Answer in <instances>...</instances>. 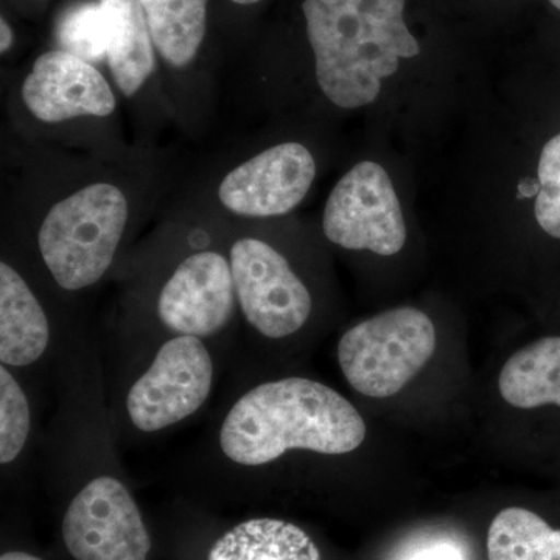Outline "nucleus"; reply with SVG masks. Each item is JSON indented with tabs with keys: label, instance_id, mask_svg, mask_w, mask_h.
<instances>
[{
	"label": "nucleus",
	"instance_id": "nucleus-12",
	"mask_svg": "<svg viewBox=\"0 0 560 560\" xmlns=\"http://www.w3.org/2000/svg\"><path fill=\"white\" fill-rule=\"evenodd\" d=\"M50 327L46 312L24 278L0 264V361L7 368L35 363L47 350Z\"/></svg>",
	"mask_w": 560,
	"mask_h": 560
},
{
	"label": "nucleus",
	"instance_id": "nucleus-22",
	"mask_svg": "<svg viewBox=\"0 0 560 560\" xmlns=\"http://www.w3.org/2000/svg\"><path fill=\"white\" fill-rule=\"evenodd\" d=\"M13 39V31H11L9 22L2 18V20H0V51H2V54H5V51L11 49Z\"/></svg>",
	"mask_w": 560,
	"mask_h": 560
},
{
	"label": "nucleus",
	"instance_id": "nucleus-17",
	"mask_svg": "<svg viewBox=\"0 0 560 560\" xmlns=\"http://www.w3.org/2000/svg\"><path fill=\"white\" fill-rule=\"evenodd\" d=\"M489 560H560V529L523 508H508L490 523Z\"/></svg>",
	"mask_w": 560,
	"mask_h": 560
},
{
	"label": "nucleus",
	"instance_id": "nucleus-18",
	"mask_svg": "<svg viewBox=\"0 0 560 560\" xmlns=\"http://www.w3.org/2000/svg\"><path fill=\"white\" fill-rule=\"evenodd\" d=\"M32 429L31 404L9 368H0V463L18 459Z\"/></svg>",
	"mask_w": 560,
	"mask_h": 560
},
{
	"label": "nucleus",
	"instance_id": "nucleus-25",
	"mask_svg": "<svg viewBox=\"0 0 560 560\" xmlns=\"http://www.w3.org/2000/svg\"><path fill=\"white\" fill-rule=\"evenodd\" d=\"M231 2L238 3V5H253V3L260 2V0H231Z\"/></svg>",
	"mask_w": 560,
	"mask_h": 560
},
{
	"label": "nucleus",
	"instance_id": "nucleus-9",
	"mask_svg": "<svg viewBox=\"0 0 560 560\" xmlns=\"http://www.w3.org/2000/svg\"><path fill=\"white\" fill-rule=\"evenodd\" d=\"M315 176L316 162L307 147L280 143L228 173L219 187V200L235 215H285L307 197Z\"/></svg>",
	"mask_w": 560,
	"mask_h": 560
},
{
	"label": "nucleus",
	"instance_id": "nucleus-13",
	"mask_svg": "<svg viewBox=\"0 0 560 560\" xmlns=\"http://www.w3.org/2000/svg\"><path fill=\"white\" fill-rule=\"evenodd\" d=\"M106 60L125 97H135L154 70V44L140 0H101Z\"/></svg>",
	"mask_w": 560,
	"mask_h": 560
},
{
	"label": "nucleus",
	"instance_id": "nucleus-10",
	"mask_svg": "<svg viewBox=\"0 0 560 560\" xmlns=\"http://www.w3.org/2000/svg\"><path fill=\"white\" fill-rule=\"evenodd\" d=\"M235 302L231 261L215 250H200L184 259L162 287L158 318L173 334L212 337L230 324Z\"/></svg>",
	"mask_w": 560,
	"mask_h": 560
},
{
	"label": "nucleus",
	"instance_id": "nucleus-20",
	"mask_svg": "<svg viewBox=\"0 0 560 560\" xmlns=\"http://www.w3.org/2000/svg\"><path fill=\"white\" fill-rule=\"evenodd\" d=\"M539 184L537 223L548 235L560 238V135L555 136L541 150Z\"/></svg>",
	"mask_w": 560,
	"mask_h": 560
},
{
	"label": "nucleus",
	"instance_id": "nucleus-26",
	"mask_svg": "<svg viewBox=\"0 0 560 560\" xmlns=\"http://www.w3.org/2000/svg\"><path fill=\"white\" fill-rule=\"evenodd\" d=\"M550 2L556 7V9L560 10V0H550Z\"/></svg>",
	"mask_w": 560,
	"mask_h": 560
},
{
	"label": "nucleus",
	"instance_id": "nucleus-6",
	"mask_svg": "<svg viewBox=\"0 0 560 560\" xmlns=\"http://www.w3.org/2000/svg\"><path fill=\"white\" fill-rule=\"evenodd\" d=\"M212 385L213 360L205 342L178 335L162 346L131 386L128 418L143 433L168 429L200 410Z\"/></svg>",
	"mask_w": 560,
	"mask_h": 560
},
{
	"label": "nucleus",
	"instance_id": "nucleus-19",
	"mask_svg": "<svg viewBox=\"0 0 560 560\" xmlns=\"http://www.w3.org/2000/svg\"><path fill=\"white\" fill-rule=\"evenodd\" d=\"M61 50L77 55L86 61H98L106 57V22L101 2L81 3L62 16L58 25Z\"/></svg>",
	"mask_w": 560,
	"mask_h": 560
},
{
	"label": "nucleus",
	"instance_id": "nucleus-8",
	"mask_svg": "<svg viewBox=\"0 0 560 560\" xmlns=\"http://www.w3.org/2000/svg\"><path fill=\"white\" fill-rule=\"evenodd\" d=\"M62 539L75 560H147L151 539L124 482L94 478L77 493L62 522Z\"/></svg>",
	"mask_w": 560,
	"mask_h": 560
},
{
	"label": "nucleus",
	"instance_id": "nucleus-14",
	"mask_svg": "<svg viewBox=\"0 0 560 560\" xmlns=\"http://www.w3.org/2000/svg\"><path fill=\"white\" fill-rule=\"evenodd\" d=\"M208 560H320V552L300 526L276 518H253L217 540Z\"/></svg>",
	"mask_w": 560,
	"mask_h": 560
},
{
	"label": "nucleus",
	"instance_id": "nucleus-1",
	"mask_svg": "<svg viewBox=\"0 0 560 560\" xmlns=\"http://www.w3.org/2000/svg\"><path fill=\"white\" fill-rule=\"evenodd\" d=\"M366 440V423L324 383L289 377L261 383L235 401L221 423L223 455L238 466L272 463L290 451L346 455Z\"/></svg>",
	"mask_w": 560,
	"mask_h": 560
},
{
	"label": "nucleus",
	"instance_id": "nucleus-4",
	"mask_svg": "<svg viewBox=\"0 0 560 560\" xmlns=\"http://www.w3.org/2000/svg\"><path fill=\"white\" fill-rule=\"evenodd\" d=\"M434 349L436 330L425 313L393 308L346 331L338 342V363L353 389L386 399L419 374Z\"/></svg>",
	"mask_w": 560,
	"mask_h": 560
},
{
	"label": "nucleus",
	"instance_id": "nucleus-3",
	"mask_svg": "<svg viewBox=\"0 0 560 560\" xmlns=\"http://www.w3.org/2000/svg\"><path fill=\"white\" fill-rule=\"evenodd\" d=\"M130 206L119 187L91 184L58 201L39 228L38 246L51 278L68 291L95 285L119 249Z\"/></svg>",
	"mask_w": 560,
	"mask_h": 560
},
{
	"label": "nucleus",
	"instance_id": "nucleus-15",
	"mask_svg": "<svg viewBox=\"0 0 560 560\" xmlns=\"http://www.w3.org/2000/svg\"><path fill=\"white\" fill-rule=\"evenodd\" d=\"M501 397L515 408L560 407V337L541 338L515 352L500 372Z\"/></svg>",
	"mask_w": 560,
	"mask_h": 560
},
{
	"label": "nucleus",
	"instance_id": "nucleus-24",
	"mask_svg": "<svg viewBox=\"0 0 560 560\" xmlns=\"http://www.w3.org/2000/svg\"><path fill=\"white\" fill-rule=\"evenodd\" d=\"M540 190V184L536 183L533 179H526L525 183L521 186V191L525 197H530V195H537Z\"/></svg>",
	"mask_w": 560,
	"mask_h": 560
},
{
	"label": "nucleus",
	"instance_id": "nucleus-11",
	"mask_svg": "<svg viewBox=\"0 0 560 560\" xmlns=\"http://www.w3.org/2000/svg\"><path fill=\"white\" fill-rule=\"evenodd\" d=\"M22 101L46 124L77 117H106L116 110V95L90 61L66 50H50L35 61L22 83Z\"/></svg>",
	"mask_w": 560,
	"mask_h": 560
},
{
	"label": "nucleus",
	"instance_id": "nucleus-5",
	"mask_svg": "<svg viewBox=\"0 0 560 560\" xmlns=\"http://www.w3.org/2000/svg\"><path fill=\"white\" fill-rule=\"evenodd\" d=\"M324 234L346 249L396 256L407 242L399 198L382 165L363 161L331 190L323 219Z\"/></svg>",
	"mask_w": 560,
	"mask_h": 560
},
{
	"label": "nucleus",
	"instance_id": "nucleus-2",
	"mask_svg": "<svg viewBox=\"0 0 560 560\" xmlns=\"http://www.w3.org/2000/svg\"><path fill=\"white\" fill-rule=\"evenodd\" d=\"M407 0H304L319 90L334 105L357 109L378 97L401 58L419 55L404 20Z\"/></svg>",
	"mask_w": 560,
	"mask_h": 560
},
{
	"label": "nucleus",
	"instance_id": "nucleus-23",
	"mask_svg": "<svg viewBox=\"0 0 560 560\" xmlns=\"http://www.w3.org/2000/svg\"><path fill=\"white\" fill-rule=\"evenodd\" d=\"M0 560H43L36 558V556L28 555V552L24 551H9L3 552L2 558Z\"/></svg>",
	"mask_w": 560,
	"mask_h": 560
},
{
	"label": "nucleus",
	"instance_id": "nucleus-16",
	"mask_svg": "<svg viewBox=\"0 0 560 560\" xmlns=\"http://www.w3.org/2000/svg\"><path fill=\"white\" fill-rule=\"evenodd\" d=\"M154 47L173 68H186L206 36L208 0H140Z\"/></svg>",
	"mask_w": 560,
	"mask_h": 560
},
{
	"label": "nucleus",
	"instance_id": "nucleus-7",
	"mask_svg": "<svg viewBox=\"0 0 560 560\" xmlns=\"http://www.w3.org/2000/svg\"><path fill=\"white\" fill-rule=\"evenodd\" d=\"M230 261L238 305L253 329L279 340L305 326L311 293L278 249L260 238H241L232 245Z\"/></svg>",
	"mask_w": 560,
	"mask_h": 560
},
{
	"label": "nucleus",
	"instance_id": "nucleus-21",
	"mask_svg": "<svg viewBox=\"0 0 560 560\" xmlns=\"http://www.w3.org/2000/svg\"><path fill=\"white\" fill-rule=\"evenodd\" d=\"M405 560H464L463 552L451 544H438L433 547L422 548Z\"/></svg>",
	"mask_w": 560,
	"mask_h": 560
}]
</instances>
